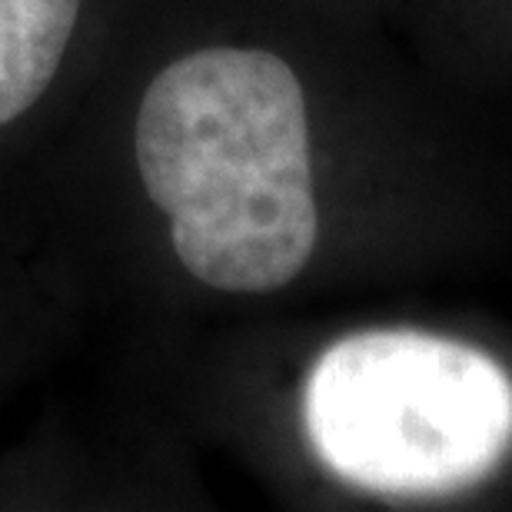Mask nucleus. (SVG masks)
<instances>
[{
	"mask_svg": "<svg viewBox=\"0 0 512 512\" xmlns=\"http://www.w3.org/2000/svg\"><path fill=\"white\" fill-rule=\"evenodd\" d=\"M140 180L170 217L183 270L223 293H273L316 250L306 97L293 67L260 47L173 60L143 94Z\"/></svg>",
	"mask_w": 512,
	"mask_h": 512,
	"instance_id": "obj_1",
	"label": "nucleus"
},
{
	"mask_svg": "<svg viewBox=\"0 0 512 512\" xmlns=\"http://www.w3.org/2000/svg\"><path fill=\"white\" fill-rule=\"evenodd\" d=\"M77 14L80 0H0V127L44 97Z\"/></svg>",
	"mask_w": 512,
	"mask_h": 512,
	"instance_id": "obj_3",
	"label": "nucleus"
},
{
	"mask_svg": "<svg viewBox=\"0 0 512 512\" xmlns=\"http://www.w3.org/2000/svg\"><path fill=\"white\" fill-rule=\"evenodd\" d=\"M313 453L376 496H446L512 449V380L493 356L423 330H366L316 360L303 393Z\"/></svg>",
	"mask_w": 512,
	"mask_h": 512,
	"instance_id": "obj_2",
	"label": "nucleus"
}]
</instances>
